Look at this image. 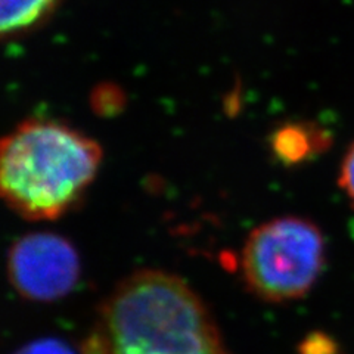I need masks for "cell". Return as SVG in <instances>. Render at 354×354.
<instances>
[{"mask_svg": "<svg viewBox=\"0 0 354 354\" xmlns=\"http://www.w3.org/2000/svg\"><path fill=\"white\" fill-rule=\"evenodd\" d=\"M93 339L101 354H230L201 298L160 270L136 272L115 286Z\"/></svg>", "mask_w": 354, "mask_h": 354, "instance_id": "cell-1", "label": "cell"}, {"mask_svg": "<svg viewBox=\"0 0 354 354\" xmlns=\"http://www.w3.org/2000/svg\"><path fill=\"white\" fill-rule=\"evenodd\" d=\"M102 162L97 142L59 121H22L2 140L0 191L27 220H55L82 199Z\"/></svg>", "mask_w": 354, "mask_h": 354, "instance_id": "cell-2", "label": "cell"}, {"mask_svg": "<svg viewBox=\"0 0 354 354\" xmlns=\"http://www.w3.org/2000/svg\"><path fill=\"white\" fill-rule=\"evenodd\" d=\"M325 238L313 221L285 216L254 229L241 252V270L250 291L282 303L304 297L325 264Z\"/></svg>", "mask_w": 354, "mask_h": 354, "instance_id": "cell-3", "label": "cell"}, {"mask_svg": "<svg viewBox=\"0 0 354 354\" xmlns=\"http://www.w3.org/2000/svg\"><path fill=\"white\" fill-rule=\"evenodd\" d=\"M8 276L31 301L50 303L68 295L80 278V259L59 235L37 232L17 239L8 254Z\"/></svg>", "mask_w": 354, "mask_h": 354, "instance_id": "cell-4", "label": "cell"}, {"mask_svg": "<svg viewBox=\"0 0 354 354\" xmlns=\"http://www.w3.org/2000/svg\"><path fill=\"white\" fill-rule=\"evenodd\" d=\"M329 147V133L312 123H288L272 136V151L285 165L306 162Z\"/></svg>", "mask_w": 354, "mask_h": 354, "instance_id": "cell-5", "label": "cell"}, {"mask_svg": "<svg viewBox=\"0 0 354 354\" xmlns=\"http://www.w3.org/2000/svg\"><path fill=\"white\" fill-rule=\"evenodd\" d=\"M59 0H2L0 30L3 37H17L36 28L58 6Z\"/></svg>", "mask_w": 354, "mask_h": 354, "instance_id": "cell-6", "label": "cell"}, {"mask_svg": "<svg viewBox=\"0 0 354 354\" xmlns=\"http://www.w3.org/2000/svg\"><path fill=\"white\" fill-rule=\"evenodd\" d=\"M126 97L115 84H101L92 95V106L101 115H115L124 106Z\"/></svg>", "mask_w": 354, "mask_h": 354, "instance_id": "cell-7", "label": "cell"}, {"mask_svg": "<svg viewBox=\"0 0 354 354\" xmlns=\"http://www.w3.org/2000/svg\"><path fill=\"white\" fill-rule=\"evenodd\" d=\"M338 185L339 189L344 192L354 207V142L348 147L344 158H342L338 174Z\"/></svg>", "mask_w": 354, "mask_h": 354, "instance_id": "cell-8", "label": "cell"}, {"mask_svg": "<svg viewBox=\"0 0 354 354\" xmlns=\"http://www.w3.org/2000/svg\"><path fill=\"white\" fill-rule=\"evenodd\" d=\"M14 354H75L70 346L59 339H39L32 341Z\"/></svg>", "mask_w": 354, "mask_h": 354, "instance_id": "cell-9", "label": "cell"}, {"mask_svg": "<svg viewBox=\"0 0 354 354\" xmlns=\"http://www.w3.org/2000/svg\"><path fill=\"white\" fill-rule=\"evenodd\" d=\"M301 354H335V342L322 332L310 334L300 347Z\"/></svg>", "mask_w": 354, "mask_h": 354, "instance_id": "cell-10", "label": "cell"}]
</instances>
